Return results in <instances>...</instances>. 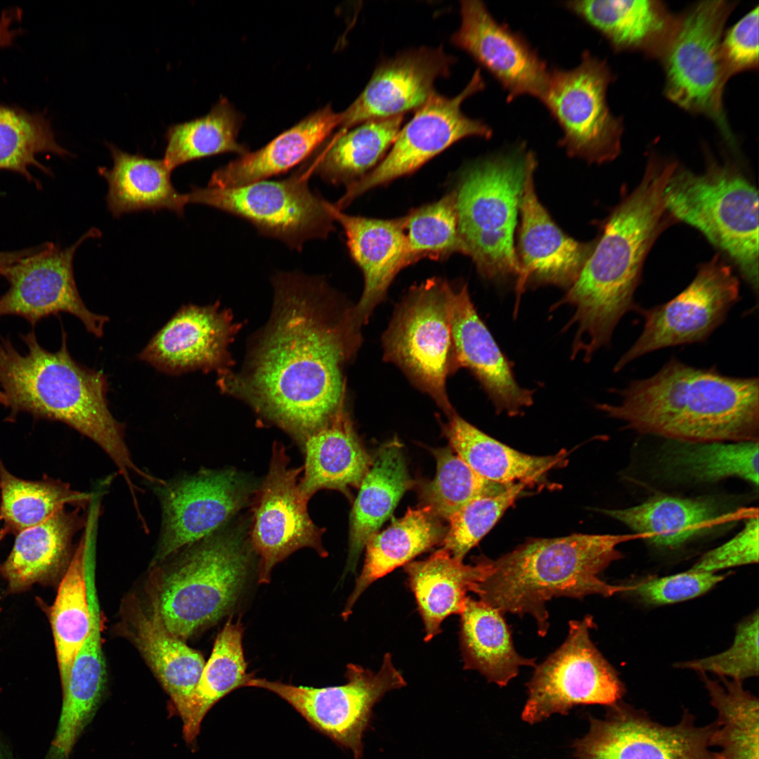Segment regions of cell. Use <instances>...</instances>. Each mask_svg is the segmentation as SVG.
<instances>
[{"label": "cell", "mask_w": 759, "mask_h": 759, "mask_svg": "<svg viewBox=\"0 0 759 759\" xmlns=\"http://www.w3.org/2000/svg\"><path fill=\"white\" fill-rule=\"evenodd\" d=\"M242 121L241 113L222 98L206 115L168 128L164 162L172 171L195 160L227 153H247V146L238 141Z\"/></svg>", "instance_id": "44"}, {"label": "cell", "mask_w": 759, "mask_h": 759, "mask_svg": "<svg viewBox=\"0 0 759 759\" xmlns=\"http://www.w3.org/2000/svg\"><path fill=\"white\" fill-rule=\"evenodd\" d=\"M460 647L465 669L478 670L489 682L506 686L521 666H536V659L520 656L511 630L498 609L468 597L460 614Z\"/></svg>", "instance_id": "40"}, {"label": "cell", "mask_w": 759, "mask_h": 759, "mask_svg": "<svg viewBox=\"0 0 759 759\" xmlns=\"http://www.w3.org/2000/svg\"><path fill=\"white\" fill-rule=\"evenodd\" d=\"M485 86L481 70L478 68L466 86L455 96L448 98L437 93L433 95L400 129L381 162L347 186L335 206L342 210L368 190L414 172L464 138H490L493 130L489 125L481 119L467 117L461 110L464 100L483 91Z\"/></svg>", "instance_id": "18"}, {"label": "cell", "mask_w": 759, "mask_h": 759, "mask_svg": "<svg viewBox=\"0 0 759 759\" xmlns=\"http://www.w3.org/2000/svg\"><path fill=\"white\" fill-rule=\"evenodd\" d=\"M37 248L34 247L15 252H0V274L4 268L33 253Z\"/></svg>", "instance_id": "55"}, {"label": "cell", "mask_w": 759, "mask_h": 759, "mask_svg": "<svg viewBox=\"0 0 759 759\" xmlns=\"http://www.w3.org/2000/svg\"><path fill=\"white\" fill-rule=\"evenodd\" d=\"M488 570L486 557H477L473 564H465L443 548L426 559L406 564L409 585L424 624L425 642L440 633L446 618L463 611L468 592L476 594Z\"/></svg>", "instance_id": "31"}, {"label": "cell", "mask_w": 759, "mask_h": 759, "mask_svg": "<svg viewBox=\"0 0 759 759\" xmlns=\"http://www.w3.org/2000/svg\"><path fill=\"white\" fill-rule=\"evenodd\" d=\"M274 313L242 377L226 381L301 447L344 404V363L360 343L352 309L337 311L325 280L295 272L273 278Z\"/></svg>", "instance_id": "1"}, {"label": "cell", "mask_w": 759, "mask_h": 759, "mask_svg": "<svg viewBox=\"0 0 759 759\" xmlns=\"http://www.w3.org/2000/svg\"><path fill=\"white\" fill-rule=\"evenodd\" d=\"M679 443L668 455L675 472L700 481L737 477L758 486V441Z\"/></svg>", "instance_id": "46"}, {"label": "cell", "mask_w": 759, "mask_h": 759, "mask_svg": "<svg viewBox=\"0 0 759 759\" xmlns=\"http://www.w3.org/2000/svg\"><path fill=\"white\" fill-rule=\"evenodd\" d=\"M65 156L45 116L0 104V170L18 172L31 180L30 167L48 172L37 159L39 154Z\"/></svg>", "instance_id": "47"}, {"label": "cell", "mask_w": 759, "mask_h": 759, "mask_svg": "<svg viewBox=\"0 0 759 759\" xmlns=\"http://www.w3.org/2000/svg\"><path fill=\"white\" fill-rule=\"evenodd\" d=\"M237 328L231 315L220 310L219 304L185 305L153 337L138 358L167 374L198 369L223 371Z\"/></svg>", "instance_id": "25"}, {"label": "cell", "mask_w": 759, "mask_h": 759, "mask_svg": "<svg viewBox=\"0 0 759 759\" xmlns=\"http://www.w3.org/2000/svg\"><path fill=\"white\" fill-rule=\"evenodd\" d=\"M433 454L436 473L422 488L421 496L424 506L440 519L448 520L471 500L499 494L511 486L483 478L450 448L434 450Z\"/></svg>", "instance_id": "48"}, {"label": "cell", "mask_w": 759, "mask_h": 759, "mask_svg": "<svg viewBox=\"0 0 759 759\" xmlns=\"http://www.w3.org/2000/svg\"><path fill=\"white\" fill-rule=\"evenodd\" d=\"M100 235L98 229L93 228L68 247L44 244L4 268L1 275L8 280L9 288L0 297V316H19L34 325L45 317L65 312L79 318L89 332L102 337L109 319L86 306L73 271L77 249L86 240Z\"/></svg>", "instance_id": "20"}, {"label": "cell", "mask_w": 759, "mask_h": 759, "mask_svg": "<svg viewBox=\"0 0 759 759\" xmlns=\"http://www.w3.org/2000/svg\"><path fill=\"white\" fill-rule=\"evenodd\" d=\"M0 519L15 533L38 525L67 505L85 506L93 495L53 479L27 481L12 474L0 460Z\"/></svg>", "instance_id": "45"}, {"label": "cell", "mask_w": 759, "mask_h": 759, "mask_svg": "<svg viewBox=\"0 0 759 759\" xmlns=\"http://www.w3.org/2000/svg\"><path fill=\"white\" fill-rule=\"evenodd\" d=\"M22 339L27 346L25 354L0 337V386L11 417L27 412L63 422L98 444L115 462L129 488L134 486L131 474L145 477L146 473L133 462L124 425L109 409L104 373L72 358L64 330L56 352L43 348L33 331Z\"/></svg>", "instance_id": "4"}, {"label": "cell", "mask_w": 759, "mask_h": 759, "mask_svg": "<svg viewBox=\"0 0 759 759\" xmlns=\"http://www.w3.org/2000/svg\"><path fill=\"white\" fill-rule=\"evenodd\" d=\"M113 161L110 169L100 167L107 181L106 202L115 217L143 210L167 209L179 216L184 214L185 195L171 181V171L162 160L150 159L124 152L107 143Z\"/></svg>", "instance_id": "35"}, {"label": "cell", "mask_w": 759, "mask_h": 759, "mask_svg": "<svg viewBox=\"0 0 759 759\" xmlns=\"http://www.w3.org/2000/svg\"><path fill=\"white\" fill-rule=\"evenodd\" d=\"M758 514L748 517L743 529L719 547L705 553L689 569L716 573L734 566L758 563Z\"/></svg>", "instance_id": "54"}, {"label": "cell", "mask_w": 759, "mask_h": 759, "mask_svg": "<svg viewBox=\"0 0 759 759\" xmlns=\"http://www.w3.org/2000/svg\"><path fill=\"white\" fill-rule=\"evenodd\" d=\"M455 61L442 46L411 49L383 60L360 95L341 112L340 132L368 120L416 110L436 93V79L448 77Z\"/></svg>", "instance_id": "23"}, {"label": "cell", "mask_w": 759, "mask_h": 759, "mask_svg": "<svg viewBox=\"0 0 759 759\" xmlns=\"http://www.w3.org/2000/svg\"><path fill=\"white\" fill-rule=\"evenodd\" d=\"M404 217L411 264L421 259L443 260L454 253L464 254L455 190L436 202L411 209Z\"/></svg>", "instance_id": "49"}, {"label": "cell", "mask_w": 759, "mask_h": 759, "mask_svg": "<svg viewBox=\"0 0 759 759\" xmlns=\"http://www.w3.org/2000/svg\"><path fill=\"white\" fill-rule=\"evenodd\" d=\"M460 17L452 44L497 80L507 93V101L521 96L539 98L550 68L526 39L499 22L481 1H462Z\"/></svg>", "instance_id": "21"}, {"label": "cell", "mask_w": 759, "mask_h": 759, "mask_svg": "<svg viewBox=\"0 0 759 759\" xmlns=\"http://www.w3.org/2000/svg\"><path fill=\"white\" fill-rule=\"evenodd\" d=\"M347 682L322 688L295 686L252 677L247 687L267 689L290 704L309 723L361 759L362 739L374 705L388 692L406 685L387 653L377 673L357 664L347 665Z\"/></svg>", "instance_id": "15"}, {"label": "cell", "mask_w": 759, "mask_h": 759, "mask_svg": "<svg viewBox=\"0 0 759 759\" xmlns=\"http://www.w3.org/2000/svg\"><path fill=\"white\" fill-rule=\"evenodd\" d=\"M726 578V575L689 570L662 578H651L625 585V592L647 604L663 605L701 595Z\"/></svg>", "instance_id": "52"}, {"label": "cell", "mask_w": 759, "mask_h": 759, "mask_svg": "<svg viewBox=\"0 0 759 759\" xmlns=\"http://www.w3.org/2000/svg\"><path fill=\"white\" fill-rule=\"evenodd\" d=\"M529 485L526 481L518 482L499 494L481 496L467 503L448 519L449 527L442 548L462 561Z\"/></svg>", "instance_id": "50"}, {"label": "cell", "mask_w": 759, "mask_h": 759, "mask_svg": "<svg viewBox=\"0 0 759 759\" xmlns=\"http://www.w3.org/2000/svg\"><path fill=\"white\" fill-rule=\"evenodd\" d=\"M606 714L590 719L589 732L574 744L577 759H723L714 750V722L697 725L686 710L673 725L621 701Z\"/></svg>", "instance_id": "17"}, {"label": "cell", "mask_w": 759, "mask_h": 759, "mask_svg": "<svg viewBox=\"0 0 759 759\" xmlns=\"http://www.w3.org/2000/svg\"><path fill=\"white\" fill-rule=\"evenodd\" d=\"M449 283L434 277L411 287L382 337L384 358L398 365L448 415L453 411L446 387L453 371Z\"/></svg>", "instance_id": "11"}, {"label": "cell", "mask_w": 759, "mask_h": 759, "mask_svg": "<svg viewBox=\"0 0 759 759\" xmlns=\"http://www.w3.org/2000/svg\"><path fill=\"white\" fill-rule=\"evenodd\" d=\"M758 6L729 29L720 44L722 64L729 78L758 67Z\"/></svg>", "instance_id": "53"}, {"label": "cell", "mask_w": 759, "mask_h": 759, "mask_svg": "<svg viewBox=\"0 0 759 759\" xmlns=\"http://www.w3.org/2000/svg\"><path fill=\"white\" fill-rule=\"evenodd\" d=\"M448 314L452 339V369H469L498 413L519 415L533 404V391L516 382L510 364L480 318L467 285L449 283Z\"/></svg>", "instance_id": "24"}, {"label": "cell", "mask_w": 759, "mask_h": 759, "mask_svg": "<svg viewBox=\"0 0 759 759\" xmlns=\"http://www.w3.org/2000/svg\"><path fill=\"white\" fill-rule=\"evenodd\" d=\"M533 153L521 143L479 160L464 171L455 190L464 254L487 279L519 274L514 233Z\"/></svg>", "instance_id": "7"}, {"label": "cell", "mask_w": 759, "mask_h": 759, "mask_svg": "<svg viewBox=\"0 0 759 759\" xmlns=\"http://www.w3.org/2000/svg\"><path fill=\"white\" fill-rule=\"evenodd\" d=\"M97 517L94 513L88 517L85 531L61 578L56 599L48 611L62 689L67 683L76 656L90 631L86 563L94 540Z\"/></svg>", "instance_id": "38"}, {"label": "cell", "mask_w": 759, "mask_h": 759, "mask_svg": "<svg viewBox=\"0 0 759 759\" xmlns=\"http://www.w3.org/2000/svg\"><path fill=\"white\" fill-rule=\"evenodd\" d=\"M0 759H15L8 749H0Z\"/></svg>", "instance_id": "56"}, {"label": "cell", "mask_w": 759, "mask_h": 759, "mask_svg": "<svg viewBox=\"0 0 759 759\" xmlns=\"http://www.w3.org/2000/svg\"><path fill=\"white\" fill-rule=\"evenodd\" d=\"M285 446L275 442L268 472L253 498L249 541L259 557V582L268 583L280 562L303 547L314 549L321 557L323 529L311 520L308 500L301 494L299 476L302 467L290 465Z\"/></svg>", "instance_id": "19"}, {"label": "cell", "mask_w": 759, "mask_h": 759, "mask_svg": "<svg viewBox=\"0 0 759 759\" xmlns=\"http://www.w3.org/2000/svg\"><path fill=\"white\" fill-rule=\"evenodd\" d=\"M330 211L343 228L349 254L363 273V292L352 309L353 319L360 326L385 297L395 276L411 264L405 217L376 219L348 215L332 203Z\"/></svg>", "instance_id": "26"}, {"label": "cell", "mask_w": 759, "mask_h": 759, "mask_svg": "<svg viewBox=\"0 0 759 759\" xmlns=\"http://www.w3.org/2000/svg\"><path fill=\"white\" fill-rule=\"evenodd\" d=\"M304 453L299 490L308 500L323 489L349 494L359 487L372 459L353 429L344 404L323 427L309 436L301 446Z\"/></svg>", "instance_id": "32"}, {"label": "cell", "mask_w": 759, "mask_h": 759, "mask_svg": "<svg viewBox=\"0 0 759 759\" xmlns=\"http://www.w3.org/2000/svg\"><path fill=\"white\" fill-rule=\"evenodd\" d=\"M249 533V523L231 521L156 571L150 597L171 634L190 637L234 604L253 551Z\"/></svg>", "instance_id": "6"}, {"label": "cell", "mask_w": 759, "mask_h": 759, "mask_svg": "<svg viewBox=\"0 0 759 759\" xmlns=\"http://www.w3.org/2000/svg\"><path fill=\"white\" fill-rule=\"evenodd\" d=\"M88 598L90 631L62 689L61 713L46 759H68L79 737L95 714L105 688L106 670L94 585L88 587Z\"/></svg>", "instance_id": "33"}, {"label": "cell", "mask_w": 759, "mask_h": 759, "mask_svg": "<svg viewBox=\"0 0 759 759\" xmlns=\"http://www.w3.org/2000/svg\"><path fill=\"white\" fill-rule=\"evenodd\" d=\"M652 157L639 185L622 197L602 223L593 249L555 308L568 304L576 325L571 355L590 360L610 343L621 319L638 306L635 293L644 261L669 217L663 190L677 167Z\"/></svg>", "instance_id": "2"}, {"label": "cell", "mask_w": 759, "mask_h": 759, "mask_svg": "<svg viewBox=\"0 0 759 759\" xmlns=\"http://www.w3.org/2000/svg\"><path fill=\"white\" fill-rule=\"evenodd\" d=\"M341 112L330 105L318 109L257 151L215 170L208 186H242L285 173L307 160L339 127Z\"/></svg>", "instance_id": "29"}, {"label": "cell", "mask_w": 759, "mask_h": 759, "mask_svg": "<svg viewBox=\"0 0 759 759\" xmlns=\"http://www.w3.org/2000/svg\"><path fill=\"white\" fill-rule=\"evenodd\" d=\"M597 406L637 433L677 442L758 441V377L725 375L671 359L656 374Z\"/></svg>", "instance_id": "3"}, {"label": "cell", "mask_w": 759, "mask_h": 759, "mask_svg": "<svg viewBox=\"0 0 759 759\" xmlns=\"http://www.w3.org/2000/svg\"><path fill=\"white\" fill-rule=\"evenodd\" d=\"M0 404L4 405L6 407L7 405L6 396L2 391H0Z\"/></svg>", "instance_id": "57"}, {"label": "cell", "mask_w": 759, "mask_h": 759, "mask_svg": "<svg viewBox=\"0 0 759 759\" xmlns=\"http://www.w3.org/2000/svg\"><path fill=\"white\" fill-rule=\"evenodd\" d=\"M670 216L696 228L734 261L753 292L758 289V195L730 164L703 174L677 165L663 190Z\"/></svg>", "instance_id": "8"}, {"label": "cell", "mask_w": 759, "mask_h": 759, "mask_svg": "<svg viewBox=\"0 0 759 759\" xmlns=\"http://www.w3.org/2000/svg\"><path fill=\"white\" fill-rule=\"evenodd\" d=\"M739 298L738 278L723 259L715 256L674 298L650 309L637 308L643 329L614 370L661 349L704 342L724 323Z\"/></svg>", "instance_id": "16"}, {"label": "cell", "mask_w": 759, "mask_h": 759, "mask_svg": "<svg viewBox=\"0 0 759 759\" xmlns=\"http://www.w3.org/2000/svg\"><path fill=\"white\" fill-rule=\"evenodd\" d=\"M736 2L704 1L680 16L674 34L661 57L665 93L678 106L711 119L728 141L733 135L722 105L729 79L720 44L724 27Z\"/></svg>", "instance_id": "9"}, {"label": "cell", "mask_w": 759, "mask_h": 759, "mask_svg": "<svg viewBox=\"0 0 759 759\" xmlns=\"http://www.w3.org/2000/svg\"><path fill=\"white\" fill-rule=\"evenodd\" d=\"M530 157L519 203L520 223L515 247L519 266L517 291L527 284L570 287L590 255L595 240L583 242L565 234L539 201L534 185L537 167Z\"/></svg>", "instance_id": "22"}, {"label": "cell", "mask_w": 759, "mask_h": 759, "mask_svg": "<svg viewBox=\"0 0 759 759\" xmlns=\"http://www.w3.org/2000/svg\"><path fill=\"white\" fill-rule=\"evenodd\" d=\"M717 718L714 747L723 759H759L758 699L745 689L742 681L722 677V682L701 673Z\"/></svg>", "instance_id": "43"}, {"label": "cell", "mask_w": 759, "mask_h": 759, "mask_svg": "<svg viewBox=\"0 0 759 759\" xmlns=\"http://www.w3.org/2000/svg\"><path fill=\"white\" fill-rule=\"evenodd\" d=\"M650 543L675 547L730 517L720 513L713 501L656 495L630 507L604 510Z\"/></svg>", "instance_id": "41"}, {"label": "cell", "mask_w": 759, "mask_h": 759, "mask_svg": "<svg viewBox=\"0 0 759 759\" xmlns=\"http://www.w3.org/2000/svg\"><path fill=\"white\" fill-rule=\"evenodd\" d=\"M758 613L741 621L737 628L732 646L720 654L678 663L675 667L700 673H712L722 677L743 681L758 675Z\"/></svg>", "instance_id": "51"}, {"label": "cell", "mask_w": 759, "mask_h": 759, "mask_svg": "<svg viewBox=\"0 0 759 759\" xmlns=\"http://www.w3.org/2000/svg\"><path fill=\"white\" fill-rule=\"evenodd\" d=\"M242 632L240 621L233 623L229 619L217 635L211 656L181 718L187 743L195 740L202 721L210 708L233 690L246 686L253 677L246 673Z\"/></svg>", "instance_id": "42"}, {"label": "cell", "mask_w": 759, "mask_h": 759, "mask_svg": "<svg viewBox=\"0 0 759 759\" xmlns=\"http://www.w3.org/2000/svg\"><path fill=\"white\" fill-rule=\"evenodd\" d=\"M412 485L401 444L395 439L383 445L360 484L350 514L346 571H355L367 542L391 516Z\"/></svg>", "instance_id": "34"}, {"label": "cell", "mask_w": 759, "mask_h": 759, "mask_svg": "<svg viewBox=\"0 0 759 759\" xmlns=\"http://www.w3.org/2000/svg\"><path fill=\"white\" fill-rule=\"evenodd\" d=\"M630 539L627 535L573 534L528 540L495 560L488 559L476 594L502 614H530L543 637L549 629L546 603L552 598L582 599L624 592L625 585L606 583L599 575L623 557L617 546Z\"/></svg>", "instance_id": "5"}, {"label": "cell", "mask_w": 759, "mask_h": 759, "mask_svg": "<svg viewBox=\"0 0 759 759\" xmlns=\"http://www.w3.org/2000/svg\"><path fill=\"white\" fill-rule=\"evenodd\" d=\"M564 6L599 32L615 51H639L659 58L678 22V16L659 1L577 0Z\"/></svg>", "instance_id": "28"}, {"label": "cell", "mask_w": 759, "mask_h": 759, "mask_svg": "<svg viewBox=\"0 0 759 759\" xmlns=\"http://www.w3.org/2000/svg\"><path fill=\"white\" fill-rule=\"evenodd\" d=\"M614 79L607 63L588 51L572 69L550 68L538 99L560 126L559 145L569 157L602 164L618 155L623 122L612 114L606 98Z\"/></svg>", "instance_id": "12"}, {"label": "cell", "mask_w": 759, "mask_h": 759, "mask_svg": "<svg viewBox=\"0 0 759 759\" xmlns=\"http://www.w3.org/2000/svg\"><path fill=\"white\" fill-rule=\"evenodd\" d=\"M448 416L444 432L451 448L488 481L507 486L521 481L535 484L547 471L564 462V450L548 456L522 453L488 436L454 410Z\"/></svg>", "instance_id": "37"}, {"label": "cell", "mask_w": 759, "mask_h": 759, "mask_svg": "<svg viewBox=\"0 0 759 759\" xmlns=\"http://www.w3.org/2000/svg\"><path fill=\"white\" fill-rule=\"evenodd\" d=\"M404 115L365 121L349 131L339 132L316 156L301 167L333 185L358 181L382 160L401 129Z\"/></svg>", "instance_id": "39"}, {"label": "cell", "mask_w": 759, "mask_h": 759, "mask_svg": "<svg viewBox=\"0 0 759 759\" xmlns=\"http://www.w3.org/2000/svg\"><path fill=\"white\" fill-rule=\"evenodd\" d=\"M311 176L299 167L279 181L226 188L192 186L184 195L187 204L204 205L238 216L261 235L300 251L306 241L325 239L335 229L330 202L310 188Z\"/></svg>", "instance_id": "10"}, {"label": "cell", "mask_w": 759, "mask_h": 759, "mask_svg": "<svg viewBox=\"0 0 759 759\" xmlns=\"http://www.w3.org/2000/svg\"><path fill=\"white\" fill-rule=\"evenodd\" d=\"M447 528L429 506L408 508L405 515L367 542L362 571L356 581L342 617L346 619L361 594L373 582L418 554L442 543Z\"/></svg>", "instance_id": "36"}, {"label": "cell", "mask_w": 759, "mask_h": 759, "mask_svg": "<svg viewBox=\"0 0 759 759\" xmlns=\"http://www.w3.org/2000/svg\"><path fill=\"white\" fill-rule=\"evenodd\" d=\"M79 510L68 512L64 508L17 533L10 554L0 564L7 594L22 592L35 584L53 585L63 577L71 560L73 536L87 522L80 517Z\"/></svg>", "instance_id": "30"}, {"label": "cell", "mask_w": 759, "mask_h": 759, "mask_svg": "<svg viewBox=\"0 0 759 759\" xmlns=\"http://www.w3.org/2000/svg\"><path fill=\"white\" fill-rule=\"evenodd\" d=\"M564 643L538 666L527 683L528 698L522 719L533 724L554 713L566 714L581 704L611 706L625 687L616 671L590 638V615L571 621Z\"/></svg>", "instance_id": "13"}, {"label": "cell", "mask_w": 759, "mask_h": 759, "mask_svg": "<svg viewBox=\"0 0 759 759\" xmlns=\"http://www.w3.org/2000/svg\"><path fill=\"white\" fill-rule=\"evenodd\" d=\"M162 507V527L153 565L212 535L253 499L257 487L236 469H202L153 484Z\"/></svg>", "instance_id": "14"}, {"label": "cell", "mask_w": 759, "mask_h": 759, "mask_svg": "<svg viewBox=\"0 0 759 759\" xmlns=\"http://www.w3.org/2000/svg\"><path fill=\"white\" fill-rule=\"evenodd\" d=\"M126 634L169 695L182 718L201 677L205 660L164 625L150 599L145 607L134 598L124 606Z\"/></svg>", "instance_id": "27"}]
</instances>
